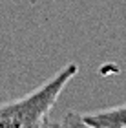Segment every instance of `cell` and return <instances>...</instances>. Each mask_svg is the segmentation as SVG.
I'll return each instance as SVG.
<instances>
[{
    "label": "cell",
    "instance_id": "6da1fadb",
    "mask_svg": "<svg viewBox=\"0 0 126 128\" xmlns=\"http://www.w3.org/2000/svg\"><path fill=\"white\" fill-rule=\"evenodd\" d=\"M77 73L79 66L70 62L26 97L0 104V128H38L48 119L62 90Z\"/></svg>",
    "mask_w": 126,
    "mask_h": 128
},
{
    "label": "cell",
    "instance_id": "7a4b0ae2",
    "mask_svg": "<svg viewBox=\"0 0 126 128\" xmlns=\"http://www.w3.org/2000/svg\"><path fill=\"white\" fill-rule=\"evenodd\" d=\"M84 119L90 124L99 126V128H124L126 126V104L101 110V112H93V114H86Z\"/></svg>",
    "mask_w": 126,
    "mask_h": 128
},
{
    "label": "cell",
    "instance_id": "3957f363",
    "mask_svg": "<svg viewBox=\"0 0 126 128\" xmlns=\"http://www.w3.org/2000/svg\"><path fill=\"white\" fill-rule=\"evenodd\" d=\"M62 128H99V126H93L90 124L88 121L84 119L82 114L79 112H68L64 117H62Z\"/></svg>",
    "mask_w": 126,
    "mask_h": 128
},
{
    "label": "cell",
    "instance_id": "277c9868",
    "mask_svg": "<svg viewBox=\"0 0 126 128\" xmlns=\"http://www.w3.org/2000/svg\"><path fill=\"white\" fill-rule=\"evenodd\" d=\"M38 128H62V123H60V121H53V119H49V117H48V119H46Z\"/></svg>",
    "mask_w": 126,
    "mask_h": 128
},
{
    "label": "cell",
    "instance_id": "5b68a950",
    "mask_svg": "<svg viewBox=\"0 0 126 128\" xmlns=\"http://www.w3.org/2000/svg\"><path fill=\"white\" fill-rule=\"evenodd\" d=\"M124 128H126V126H124Z\"/></svg>",
    "mask_w": 126,
    "mask_h": 128
}]
</instances>
